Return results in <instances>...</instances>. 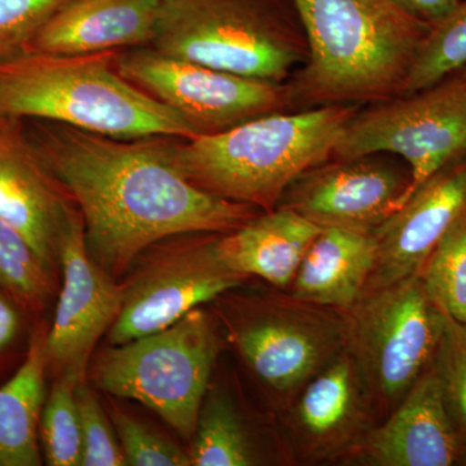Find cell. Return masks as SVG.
Instances as JSON below:
<instances>
[{
	"label": "cell",
	"instance_id": "484cf974",
	"mask_svg": "<svg viewBox=\"0 0 466 466\" xmlns=\"http://www.w3.org/2000/svg\"><path fill=\"white\" fill-rule=\"evenodd\" d=\"M50 276L25 236L0 219V285L24 305L39 309L50 291Z\"/></svg>",
	"mask_w": 466,
	"mask_h": 466
},
{
	"label": "cell",
	"instance_id": "52a82bcc",
	"mask_svg": "<svg viewBox=\"0 0 466 466\" xmlns=\"http://www.w3.org/2000/svg\"><path fill=\"white\" fill-rule=\"evenodd\" d=\"M229 305L228 339L279 412L348 350V309L309 302L283 289Z\"/></svg>",
	"mask_w": 466,
	"mask_h": 466
},
{
	"label": "cell",
	"instance_id": "603a6c76",
	"mask_svg": "<svg viewBox=\"0 0 466 466\" xmlns=\"http://www.w3.org/2000/svg\"><path fill=\"white\" fill-rule=\"evenodd\" d=\"M419 278L444 315L466 325V211L435 247Z\"/></svg>",
	"mask_w": 466,
	"mask_h": 466
},
{
	"label": "cell",
	"instance_id": "836d02e7",
	"mask_svg": "<svg viewBox=\"0 0 466 466\" xmlns=\"http://www.w3.org/2000/svg\"><path fill=\"white\" fill-rule=\"evenodd\" d=\"M462 465H466V455H465V458H464V461H462Z\"/></svg>",
	"mask_w": 466,
	"mask_h": 466
},
{
	"label": "cell",
	"instance_id": "4dcf8cb0",
	"mask_svg": "<svg viewBox=\"0 0 466 466\" xmlns=\"http://www.w3.org/2000/svg\"><path fill=\"white\" fill-rule=\"evenodd\" d=\"M408 12L431 27L450 16L462 0H397Z\"/></svg>",
	"mask_w": 466,
	"mask_h": 466
},
{
	"label": "cell",
	"instance_id": "5b68a950",
	"mask_svg": "<svg viewBox=\"0 0 466 466\" xmlns=\"http://www.w3.org/2000/svg\"><path fill=\"white\" fill-rule=\"evenodd\" d=\"M150 47L276 84H285L309 58L293 0H161Z\"/></svg>",
	"mask_w": 466,
	"mask_h": 466
},
{
	"label": "cell",
	"instance_id": "3957f363",
	"mask_svg": "<svg viewBox=\"0 0 466 466\" xmlns=\"http://www.w3.org/2000/svg\"><path fill=\"white\" fill-rule=\"evenodd\" d=\"M359 108L328 106L257 116L223 133L177 139L175 158L202 191L272 211L300 174L332 157Z\"/></svg>",
	"mask_w": 466,
	"mask_h": 466
},
{
	"label": "cell",
	"instance_id": "cb8c5ba5",
	"mask_svg": "<svg viewBox=\"0 0 466 466\" xmlns=\"http://www.w3.org/2000/svg\"><path fill=\"white\" fill-rule=\"evenodd\" d=\"M466 66V0L431 27L417 52L403 95L425 90ZM401 95V96H403Z\"/></svg>",
	"mask_w": 466,
	"mask_h": 466
},
{
	"label": "cell",
	"instance_id": "d6a6232c",
	"mask_svg": "<svg viewBox=\"0 0 466 466\" xmlns=\"http://www.w3.org/2000/svg\"><path fill=\"white\" fill-rule=\"evenodd\" d=\"M460 75H461L462 79H464L465 85H466V66L462 67V69L458 70Z\"/></svg>",
	"mask_w": 466,
	"mask_h": 466
},
{
	"label": "cell",
	"instance_id": "1f68e13d",
	"mask_svg": "<svg viewBox=\"0 0 466 466\" xmlns=\"http://www.w3.org/2000/svg\"><path fill=\"white\" fill-rule=\"evenodd\" d=\"M20 328V319L14 306L0 296V351L14 341Z\"/></svg>",
	"mask_w": 466,
	"mask_h": 466
},
{
	"label": "cell",
	"instance_id": "ac0fdd59",
	"mask_svg": "<svg viewBox=\"0 0 466 466\" xmlns=\"http://www.w3.org/2000/svg\"><path fill=\"white\" fill-rule=\"evenodd\" d=\"M159 15L161 0H70L27 54L91 55L150 46Z\"/></svg>",
	"mask_w": 466,
	"mask_h": 466
},
{
	"label": "cell",
	"instance_id": "5bb4252c",
	"mask_svg": "<svg viewBox=\"0 0 466 466\" xmlns=\"http://www.w3.org/2000/svg\"><path fill=\"white\" fill-rule=\"evenodd\" d=\"M58 260L63 267V289L46 336V360L54 372L81 382L95 346L121 312L125 287L116 285L112 276L92 259L76 207L61 235Z\"/></svg>",
	"mask_w": 466,
	"mask_h": 466
},
{
	"label": "cell",
	"instance_id": "7a4b0ae2",
	"mask_svg": "<svg viewBox=\"0 0 466 466\" xmlns=\"http://www.w3.org/2000/svg\"><path fill=\"white\" fill-rule=\"evenodd\" d=\"M309 45L285 84L293 112L401 96L431 26L397 0H293Z\"/></svg>",
	"mask_w": 466,
	"mask_h": 466
},
{
	"label": "cell",
	"instance_id": "277c9868",
	"mask_svg": "<svg viewBox=\"0 0 466 466\" xmlns=\"http://www.w3.org/2000/svg\"><path fill=\"white\" fill-rule=\"evenodd\" d=\"M119 51L26 54L0 64V116L46 119L119 139H193L182 116L119 75Z\"/></svg>",
	"mask_w": 466,
	"mask_h": 466
},
{
	"label": "cell",
	"instance_id": "d6986e66",
	"mask_svg": "<svg viewBox=\"0 0 466 466\" xmlns=\"http://www.w3.org/2000/svg\"><path fill=\"white\" fill-rule=\"evenodd\" d=\"M320 227L288 208L260 213L231 232L219 233L217 249L228 268L287 290Z\"/></svg>",
	"mask_w": 466,
	"mask_h": 466
},
{
	"label": "cell",
	"instance_id": "f546056e",
	"mask_svg": "<svg viewBox=\"0 0 466 466\" xmlns=\"http://www.w3.org/2000/svg\"><path fill=\"white\" fill-rule=\"evenodd\" d=\"M76 398L82 428V466L127 465L108 416L86 380L76 383Z\"/></svg>",
	"mask_w": 466,
	"mask_h": 466
},
{
	"label": "cell",
	"instance_id": "83f0119b",
	"mask_svg": "<svg viewBox=\"0 0 466 466\" xmlns=\"http://www.w3.org/2000/svg\"><path fill=\"white\" fill-rule=\"evenodd\" d=\"M70 0H0V64L24 56L58 9Z\"/></svg>",
	"mask_w": 466,
	"mask_h": 466
},
{
	"label": "cell",
	"instance_id": "9c48e42d",
	"mask_svg": "<svg viewBox=\"0 0 466 466\" xmlns=\"http://www.w3.org/2000/svg\"><path fill=\"white\" fill-rule=\"evenodd\" d=\"M364 106L346 124L332 157L403 158L412 174L404 202L441 168L466 157V85L459 72L425 90Z\"/></svg>",
	"mask_w": 466,
	"mask_h": 466
},
{
	"label": "cell",
	"instance_id": "e0dca14e",
	"mask_svg": "<svg viewBox=\"0 0 466 466\" xmlns=\"http://www.w3.org/2000/svg\"><path fill=\"white\" fill-rule=\"evenodd\" d=\"M466 444L447 412L433 366L373 429L350 464L462 465Z\"/></svg>",
	"mask_w": 466,
	"mask_h": 466
},
{
	"label": "cell",
	"instance_id": "30bf717a",
	"mask_svg": "<svg viewBox=\"0 0 466 466\" xmlns=\"http://www.w3.org/2000/svg\"><path fill=\"white\" fill-rule=\"evenodd\" d=\"M119 75L182 116L198 137L272 113L293 112L287 84L248 78L168 56L150 46L116 54Z\"/></svg>",
	"mask_w": 466,
	"mask_h": 466
},
{
	"label": "cell",
	"instance_id": "d4e9b609",
	"mask_svg": "<svg viewBox=\"0 0 466 466\" xmlns=\"http://www.w3.org/2000/svg\"><path fill=\"white\" fill-rule=\"evenodd\" d=\"M78 381L61 375L43 406L39 437L50 466H82V428L76 404Z\"/></svg>",
	"mask_w": 466,
	"mask_h": 466
},
{
	"label": "cell",
	"instance_id": "6da1fadb",
	"mask_svg": "<svg viewBox=\"0 0 466 466\" xmlns=\"http://www.w3.org/2000/svg\"><path fill=\"white\" fill-rule=\"evenodd\" d=\"M23 125L81 213L92 259L112 278L159 241L231 232L263 213L189 182L175 158L180 137L119 139L46 119Z\"/></svg>",
	"mask_w": 466,
	"mask_h": 466
},
{
	"label": "cell",
	"instance_id": "ba28073f",
	"mask_svg": "<svg viewBox=\"0 0 466 466\" xmlns=\"http://www.w3.org/2000/svg\"><path fill=\"white\" fill-rule=\"evenodd\" d=\"M348 312V351L381 422L433 366L446 315L419 276L368 291Z\"/></svg>",
	"mask_w": 466,
	"mask_h": 466
},
{
	"label": "cell",
	"instance_id": "ffe728a7",
	"mask_svg": "<svg viewBox=\"0 0 466 466\" xmlns=\"http://www.w3.org/2000/svg\"><path fill=\"white\" fill-rule=\"evenodd\" d=\"M375 259L373 233L321 228L287 290L309 302L350 309L363 297Z\"/></svg>",
	"mask_w": 466,
	"mask_h": 466
},
{
	"label": "cell",
	"instance_id": "7c38bea8",
	"mask_svg": "<svg viewBox=\"0 0 466 466\" xmlns=\"http://www.w3.org/2000/svg\"><path fill=\"white\" fill-rule=\"evenodd\" d=\"M389 156L330 157L300 174L278 208L320 228L373 233L403 205L412 183L410 167Z\"/></svg>",
	"mask_w": 466,
	"mask_h": 466
},
{
	"label": "cell",
	"instance_id": "9a60e30c",
	"mask_svg": "<svg viewBox=\"0 0 466 466\" xmlns=\"http://www.w3.org/2000/svg\"><path fill=\"white\" fill-rule=\"evenodd\" d=\"M466 211V157L441 168L373 232L376 259L368 291L419 276L451 226Z\"/></svg>",
	"mask_w": 466,
	"mask_h": 466
},
{
	"label": "cell",
	"instance_id": "4fadbf2b",
	"mask_svg": "<svg viewBox=\"0 0 466 466\" xmlns=\"http://www.w3.org/2000/svg\"><path fill=\"white\" fill-rule=\"evenodd\" d=\"M280 413L291 459L308 464H350L380 424L348 350L309 380Z\"/></svg>",
	"mask_w": 466,
	"mask_h": 466
},
{
	"label": "cell",
	"instance_id": "44dd1931",
	"mask_svg": "<svg viewBox=\"0 0 466 466\" xmlns=\"http://www.w3.org/2000/svg\"><path fill=\"white\" fill-rule=\"evenodd\" d=\"M46 334L38 330L15 376L0 388V466H38L45 406Z\"/></svg>",
	"mask_w": 466,
	"mask_h": 466
},
{
	"label": "cell",
	"instance_id": "f1b7e54d",
	"mask_svg": "<svg viewBox=\"0 0 466 466\" xmlns=\"http://www.w3.org/2000/svg\"><path fill=\"white\" fill-rule=\"evenodd\" d=\"M109 416L127 465L191 466L188 452H184L177 444L156 433L121 408L112 404Z\"/></svg>",
	"mask_w": 466,
	"mask_h": 466
},
{
	"label": "cell",
	"instance_id": "8fae6325",
	"mask_svg": "<svg viewBox=\"0 0 466 466\" xmlns=\"http://www.w3.org/2000/svg\"><path fill=\"white\" fill-rule=\"evenodd\" d=\"M218 235L196 233L150 260L133 284L125 287L124 305L109 329L110 345L165 329L249 280L220 259Z\"/></svg>",
	"mask_w": 466,
	"mask_h": 466
},
{
	"label": "cell",
	"instance_id": "2e32d148",
	"mask_svg": "<svg viewBox=\"0 0 466 466\" xmlns=\"http://www.w3.org/2000/svg\"><path fill=\"white\" fill-rule=\"evenodd\" d=\"M75 208L30 146L23 119L0 116V219L25 236L50 272Z\"/></svg>",
	"mask_w": 466,
	"mask_h": 466
},
{
	"label": "cell",
	"instance_id": "4316f807",
	"mask_svg": "<svg viewBox=\"0 0 466 466\" xmlns=\"http://www.w3.org/2000/svg\"><path fill=\"white\" fill-rule=\"evenodd\" d=\"M433 368L447 412L466 444V325L447 315Z\"/></svg>",
	"mask_w": 466,
	"mask_h": 466
},
{
	"label": "cell",
	"instance_id": "7402d4cb",
	"mask_svg": "<svg viewBox=\"0 0 466 466\" xmlns=\"http://www.w3.org/2000/svg\"><path fill=\"white\" fill-rule=\"evenodd\" d=\"M188 455L193 466L262 464L238 408L228 397L218 391L205 397Z\"/></svg>",
	"mask_w": 466,
	"mask_h": 466
},
{
	"label": "cell",
	"instance_id": "8992f818",
	"mask_svg": "<svg viewBox=\"0 0 466 466\" xmlns=\"http://www.w3.org/2000/svg\"><path fill=\"white\" fill-rule=\"evenodd\" d=\"M220 348L213 319L196 309L165 329L103 350L91 364V381L139 401L192 441Z\"/></svg>",
	"mask_w": 466,
	"mask_h": 466
}]
</instances>
